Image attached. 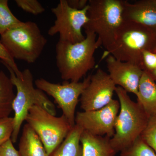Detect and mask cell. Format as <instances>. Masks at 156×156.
<instances>
[{"instance_id":"6da1fadb","label":"cell","mask_w":156,"mask_h":156,"mask_svg":"<svg viewBox=\"0 0 156 156\" xmlns=\"http://www.w3.org/2000/svg\"><path fill=\"white\" fill-rule=\"evenodd\" d=\"M85 33L86 37L82 41L72 44L58 40L56 44V66L65 81L80 82L95 66L94 53L101 43L94 33Z\"/></svg>"},{"instance_id":"7a4b0ae2","label":"cell","mask_w":156,"mask_h":156,"mask_svg":"<svg viewBox=\"0 0 156 156\" xmlns=\"http://www.w3.org/2000/svg\"><path fill=\"white\" fill-rule=\"evenodd\" d=\"M115 92L120 108L115 123V134L110 143L117 153L129 147L139 138L147 126L150 117L122 87L117 86Z\"/></svg>"},{"instance_id":"3957f363","label":"cell","mask_w":156,"mask_h":156,"mask_svg":"<svg viewBox=\"0 0 156 156\" xmlns=\"http://www.w3.org/2000/svg\"><path fill=\"white\" fill-rule=\"evenodd\" d=\"M9 70L12 84L17 89L12 104L14 113V128L11 139L13 143L17 141L20 128L25 121L29 111L34 105H37L50 114L56 116V107L44 92L34 87V78L28 69L22 71V76H17L11 68L3 63Z\"/></svg>"},{"instance_id":"277c9868","label":"cell","mask_w":156,"mask_h":156,"mask_svg":"<svg viewBox=\"0 0 156 156\" xmlns=\"http://www.w3.org/2000/svg\"><path fill=\"white\" fill-rule=\"evenodd\" d=\"M156 45V35L152 32L135 23L124 21L104 56L111 55L118 60L137 65L142 69L143 51H152Z\"/></svg>"},{"instance_id":"5b68a950","label":"cell","mask_w":156,"mask_h":156,"mask_svg":"<svg viewBox=\"0 0 156 156\" xmlns=\"http://www.w3.org/2000/svg\"><path fill=\"white\" fill-rule=\"evenodd\" d=\"M123 1L89 0L88 20L83 28L98 36L106 50L113 43L120 27L124 22Z\"/></svg>"},{"instance_id":"8992f818","label":"cell","mask_w":156,"mask_h":156,"mask_svg":"<svg viewBox=\"0 0 156 156\" xmlns=\"http://www.w3.org/2000/svg\"><path fill=\"white\" fill-rule=\"evenodd\" d=\"M0 41L14 58L33 63L41 56L48 41L36 23L27 21L1 35Z\"/></svg>"},{"instance_id":"52a82bcc","label":"cell","mask_w":156,"mask_h":156,"mask_svg":"<svg viewBox=\"0 0 156 156\" xmlns=\"http://www.w3.org/2000/svg\"><path fill=\"white\" fill-rule=\"evenodd\" d=\"M25 121L39 136L49 156L62 143L73 127L63 115H53L37 105L31 108Z\"/></svg>"},{"instance_id":"ba28073f","label":"cell","mask_w":156,"mask_h":156,"mask_svg":"<svg viewBox=\"0 0 156 156\" xmlns=\"http://www.w3.org/2000/svg\"><path fill=\"white\" fill-rule=\"evenodd\" d=\"M88 5L83 10L73 9L66 0H60L57 5L51 9L56 17L54 24L49 28L48 34L53 36L59 34V40L76 44L85 39L82 28L88 22Z\"/></svg>"},{"instance_id":"9c48e42d","label":"cell","mask_w":156,"mask_h":156,"mask_svg":"<svg viewBox=\"0 0 156 156\" xmlns=\"http://www.w3.org/2000/svg\"><path fill=\"white\" fill-rule=\"evenodd\" d=\"M91 75L83 82L65 81L62 84L53 83L43 78L37 79L35 84L37 89L46 92L54 99L62 110L63 115L71 126H75L76 109L80 98L90 81Z\"/></svg>"},{"instance_id":"30bf717a","label":"cell","mask_w":156,"mask_h":156,"mask_svg":"<svg viewBox=\"0 0 156 156\" xmlns=\"http://www.w3.org/2000/svg\"><path fill=\"white\" fill-rule=\"evenodd\" d=\"M120 108L119 100L113 99L99 109L77 112L75 124L94 135L111 138L115 134V123Z\"/></svg>"},{"instance_id":"8fae6325","label":"cell","mask_w":156,"mask_h":156,"mask_svg":"<svg viewBox=\"0 0 156 156\" xmlns=\"http://www.w3.org/2000/svg\"><path fill=\"white\" fill-rule=\"evenodd\" d=\"M116 87L108 74L98 69L91 75L90 83L81 95V108L90 111L106 106L113 100Z\"/></svg>"},{"instance_id":"7c38bea8","label":"cell","mask_w":156,"mask_h":156,"mask_svg":"<svg viewBox=\"0 0 156 156\" xmlns=\"http://www.w3.org/2000/svg\"><path fill=\"white\" fill-rule=\"evenodd\" d=\"M106 57L108 75L115 85L136 96L143 70L137 65L120 61L111 55Z\"/></svg>"},{"instance_id":"4fadbf2b","label":"cell","mask_w":156,"mask_h":156,"mask_svg":"<svg viewBox=\"0 0 156 156\" xmlns=\"http://www.w3.org/2000/svg\"><path fill=\"white\" fill-rule=\"evenodd\" d=\"M124 21L142 26L156 35V0H143L134 3L123 1Z\"/></svg>"},{"instance_id":"5bb4252c","label":"cell","mask_w":156,"mask_h":156,"mask_svg":"<svg viewBox=\"0 0 156 156\" xmlns=\"http://www.w3.org/2000/svg\"><path fill=\"white\" fill-rule=\"evenodd\" d=\"M110 139L83 130L80 138L83 156H115L117 152L112 146Z\"/></svg>"},{"instance_id":"9a60e30c","label":"cell","mask_w":156,"mask_h":156,"mask_svg":"<svg viewBox=\"0 0 156 156\" xmlns=\"http://www.w3.org/2000/svg\"><path fill=\"white\" fill-rule=\"evenodd\" d=\"M137 102L150 118L156 115V83L149 73L144 71L136 95Z\"/></svg>"},{"instance_id":"2e32d148","label":"cell","mask_w":156,"mask_h":156,"mask_svg":"<svg viewBox=\"0 0 156 156\" xmlns=\"http://www.w3.org/2000/svg\"><path fill=\"white\" fill-rule=\"evenodd\" d=\"M18 152L20 156H49L41 139L27 123L23 128Z\"/></svg>"},{"instance_id":"e0dca14e","label":"cell","mask_w":156,"mask_h":156,"mask_svg":"<svg viewBox=\"0 0 156 156\" xmlns=\"http://www.w3.org/2000/svg\"><path fill=\"white\" fill-rule=\"evenodd\" d=\"M83 131V128L75 125L62 143L50 156H83L80 138Z\"/></svg>"},{"instance_id":"ac0fdd59","label":"cell","mask_w":156,"mask_h":156,"mask_svg":"<svg viewBox=\"0 0 156 156\" xmlns=\"http://www.w3.org/2000/svg\"><path fill=\"white\" fill-rule=\"evenodd\" d=\"M14 87L10 78L0 71V119L9 117L13 111Z\"/></svg>"},{"instance_id":"d6986e66","label":"cell","mask_w":156,"mask_h":156,"mask_svg":"<svg viewBox=\"0 0 156 156\" xmlns=\"http://www.w3.org/2000/svg\"><path fill=\"white\" fill-rule=\"evenodd\" d=\"M22 22L11 12L8 5V0H0V35L19 25Z\"/></svg>"},{"instance_id":"ffe728a7","label":"cell","mask_w":156,"mask_h":156,"mask_svg":"<svg viewBox=\"0 0 156 156\" xmlns=\"http://www.w3.org/2000/svg\"><path fill=\"white\" fill-rule=\"evenodd\" d=\"M120 156H156V154L140 136L133 144L120 152Z\"/></svg>"},{"instance_id":"44dd1931","label":"cell","mask_w":156,"mask_h":156,"mask_svg":"<svg viewBox=\"0 0 156 156\" xmlns=\"http://www.w3.org/2000/svg\"><path fill=\"white\" fill-rule=\"evenodd\" d=\"M140 137L156 154V115L150 118Z\"/></svg>"},{"instance_id":"7402d4cb","label":"cell","mask_w":156,"mask_h":156,"mask_svg":"<svg viewBox=\"0 0 156 156\" xmlns=\"http://www.w3.org/2000/svg\"><path fill=\"white\" fill-rule=\"evenodd\" d=\"M14 128L13 117L0 119V146L11 139Z\"/></svg>"},{"instance_id":"603a6c76","label":"cell","mask_w":156,"mask_h":156,"mask_svg":"<svg viewBox=\"0 0 156 156\" xmlns=\"http://www.w3.org/2000/svg\"><path fill=\"white\" fill-rule=\"evenodd\" d=\"M15 2L23 11L33 15L41 14L45 11L44 8L37 0H15Z\"/></svg>"},{"instance_id":"cb8c5ba5","label":"cell","mask_w":156,"mask_h":156,"mask_svg":"<svg viewBox=\"0 0 156 156\" xmlns=\"http://www.w3.org/2000/svg\"><path fill=\"white\" fill-rule=\"evenodd\" d=\"M0 58L2 63L9 66L15 73L17 76H22V71L20 70L17 64L14 61V58L11 56L4 45L0 41Z\"/></svg>"},{"instance_id":"d4e9b609","label":"cell","mask_w":156,"mask_h":156,"mask_svg":"<svg viewBox=\"0 0 156 156\" xmlns=\"http://www.w3.org/2000/svg\"><path fill=\"white\" fill-rule=\"evenodd\" d=\"M142 66L144 71L150 73L156 69V53L145 50L142 53Z\"/></svg>"},{"instance_id":"484cf974","label":"cell","mask_w":156,"mask_h":156,"mask_svg":"<svg viewBox=\"0 0 156 156\" xmlns=\"http://www.w3.org/2000/svg\"><path fill=\"white\" fill-rule=\"evenodd\" d=\"M11 139L0 146V156H20L18 151L14 147Z\"/></svg>"},{"instance_id":"4316f807","label":"cell","mask_w":156,"mask_h":156,"mask_svg":"<svg viewBox=\"0 0 156 156\" xmlns=\"http://www.w3.org/2000/svg\"><path fill=\"white\" fill-rule=\"evenodd\" d=\"M66 1L69 7L79 10L85 9L89 3L88 0H66Z\"/></svg>"},{"instance_id":"83f0119b","label":"cell","mask_w":156,"mask_h":156,"mask_svg":"<svg viewBox=\"0 0 156 156\" xmlns=\"http://www.w3.org/2000/svg\"><path fill=\"white\" fill-rule=\"evenodd\" d=\"M149 73V72H148ZM151 76L154 79V80L156 81V69L152 71L150 73H149Z\"/></svg>"},{"instance_id":"f1b7e54d","label":"cell","mask_w":156,"mask_h":156,"mask_svg":"<svg viewBox=\"0 0 156 156\" xmlns=\"http://www.w3.org/2000/svg\"><path fill=\"white\" fill-rule=\"evenodd\" d=\"M152 51L154 52V53H156V45L155 46L153 50Z\"/></svg>"},{"instance_id":"f546056e","label":"cell","mask_w":156,"mask_h":156,"mask_svg":"<svg viewBox=\"0 0 156 156\" xmlns=\"http://www.w3.org/2000/svg\"></svg>"}]
</instances>
